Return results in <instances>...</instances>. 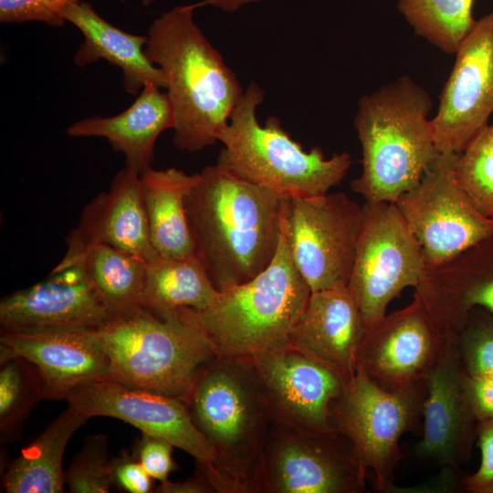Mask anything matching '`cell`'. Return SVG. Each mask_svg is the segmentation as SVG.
<instances>
[{
  "label": "cell",
  "mask_w": 493,
  "mask_h": 493,
  "mask_svg": "<svg viewBox=\"0 0 493 493\" xmlns=\"http://www.w3.org/2000/svg\"><path fill=\"white\" fill-rule=\"evenodd\" d=\"M283 198L244 181L219 164L208 165L185 199L198 257L217 290L243 284L274 258Z\"/></svg>",
  "instance_id": "1"
},
{
  "label": "cell",
  "mask_w": 493,
  "mask_h": 493,
  "mask_svg": "<svg viewBox=\"0 0 493 493\" xmlns=\"http://www.w3.org/2000/svg\"><path fill=\"white\" fill-rule=\"evenodd\" d=\"M214 460L195 467L215 493H257L271 418L252 360L215 355L196 371L183 399Z\"/></svg>",
  "instance_id": "2"
},
{
  "label": "cell",
  "mask_w": 493,
  "mask_h": 493,
  "mask_svg": "<svg viewBox=\"0 0 493 493\" xmlns=\"http://www.w3.org/2000/svg\"><path fill=\"white\" fill-rule=\"evenodd\" d=\"M175 6L149 27L145 53L163 73L174 116L173 142L196 152L218 142L244 91L235 73L194 20Z\"/></svg>",
  "instance_id": "3"
},
{
  "label": "cell",
  "mask_w": 493,
  "mask_h": 493,
  "mask_svg": "<svg viewBox=\"0 0 493 493\" xmlns=\"http://www.w3.org/2000/svg\"><path fill=\"white\" fill-rule=\"evenodd\" d=\"M432 107L427 91L407 76L359 100L354 126L362 171L351 187L365 203L394 204L434 164L440 152L428 120Z\"/></svg>",
  "instance_id": "4"
},
{
  "label": "cell",
  "mask_w": 493,
  "mask_h": 493,
  "mask_svg": "<svg viewBox=\"0 0 493 493\" xmlns=\"http://www.w3.org/2000/svg\"><path fill=\"white\" fill-rule=\"evenodd\" d=\"M310 294L291 258L281 220L271 263L252 279L219 291L210 306L190 311L216 355L254 360L289 343Z\"/></svg>",
  "instance_id": "5"
},
{
  "label": "cell",
  "mask_w": 493,
  "mask_h": 493,
  "mask_svg": "<svg viewBox=\"0 0 493 493\" xmlns=\"http://www.w3.org/2000/svg\"><path fill=\"white\" fill-rule=\"evenodd\" d=\"M263 100L264 91L251 82L219 133L224 148L216 163L281 198L328 194L346 175L351 155L341 152L327 159L319 147L305 151L276 116H269L261 126L257 109Z\"/></svg>",
  "instance_id": "6"
},
{
  "label": "cell",
  "mask_w": 493,
  "mask_h": 493,
  "mask_svg": "<svg viewBox=\"0 0 493 493\" xmlns=\"http://www.w3.org/2000/svg\"><path fill=\"white\" fill-rule=\"evenodd\" d=\"M110 380L183 400L194 374L216 355L190 309L162 319L142 308L98 328Z\"/></svg>",
  "instance_id": "7"
},
{
  "label": "cell",
  "mask_w": 493,
  "mask_h": 493,
  "mask_svg": "<svg viewBox=\"0 0 493 493\" xmlns=\"http://www.w3.org/2000/svg\"><path fill=\"white\" fill-rule=\"evenodd\" d=\"M425 393L426 384L384 389L358 370L332 404L334 427L351 441L363 473L367 477L372 472L379 491L394 488L399 441L416 426Z\"/></svg>",
  "instance_id": "8"
},
{
  "label": "cell",
  "mask_w": 493,
  "mask_h": 493,
  "mask_svg": "<svg viewBox=\"0 0 493 493\" xmlns=\"http://www.w3.org/2000/svg\"><path fill=\"white\" fill-rule=\"evenodd\" d=\"M363 473L351 441L336 428L302 430L271 423L257 493H358Z\"/></svg>",
  "instance_id": "9"
},
{
  "label": "cell",
  "mask_w": 493,
  "mask_h": 493,
  "mask_svg": "<svg viewBox=\"0 0 493 493\" xmlns=\"http://www.w3.org/2000/svg\"><path fill=\"white\" fill-rule=\"evenodd\" d=\"M362 206L344 193L283 198L291 258L311 292L348 286Z\"/></svg>",
  "instance_id": "10"
},
{
  "label": "cell",
  "mask_w": 493,
  "mask_h": 493,
  "mask_svg": "<svg viewBox=\"0 0 493 493\" xmlns=\"http://www.w3.org/2000/svg\"><path fill=\"white\" fill-rule=\"evenodd\" d=\"M425 269L422 246L395 204L365 203L348 288L366 326L383 317L404 288H415Z\"/></svg>",
  "instance_id": "11"
},
{
  "label": "cell",
  "mask_w": 493,
  "mask_h": 493,
  "mask_svg": "<svg viewBox=\"0 0 493 493\" xmlns=\"http://www.w3.org/2000/svg\"><path fill=\"white\" fill-rule=\"evenodd\" d=\"M458 153H440L420 182L394 203L422 246L427 267L458 256L493 233L456 174Z\"/></svg>",
  "instance_id": "12"
},
{
  "label": "cell",
  "mask_w": 493,
  "mask_h": 493,
  "mask_svg": "<svg viewBox=\"0 0 493 493\" xmlns=\"http://www.w3.org/2000/svg\"><path fill=\"white\" fill-rule=\"evenodd\" d=\"M447 341L414 293L403 309L385 314L368 326L362 337L358 369L390 391L426 384Z\"/></svg>",
  "instance_id": "13"
},
{
  "label": "cell",
  "mask_w": 493,
  "mask_h": 493,
  "mask_svg": "<svg viewBox=\"0 0 493 493\" xmlns=\"http://www.w3.org/2000/svg\"><path fill=\"white\" fill-rule=\"evenodd\" d=\"M272 423L295 429H334L332 404L347 380L290 343L252 360Z\"/></svg>",
  "instance_id": "14"
},
{
  "label": "cell",
  "mask_w": 493,
  "mask_h": 493,
  "mask_svg": "<svg viewBox=\"0 0 493 493\" xmlns=\"http://www.w3.org/2000/svg\"><path fill=\"white\" fill-rule=\"evenodd\" d=\"M431 120L440 153H460L493 113V12L477 20L456 52Z\"/></svg>",
  "instance_id": "15"
},
{
  "label": "cell",
  "mask_w": 493,
  "mask_h": 493,
  "mask_svg": "<svg viewBox=\"0 0 493 493\" xmlns=\"http://www.w3.org/2000/svg\"><path fill=\"white\" fill-rule=\"evenodd\" d=\"M65 400L88 419L117 418L142 434L168 440L193 456L196 468L205 470L213 463L208 441L179 398L102 379L75 388Z\"/></svg>",
  "instance_id": "16"
},
{
  "label": "cell",
  "mask_w": 493,
  "mask_h": 493,
  "mask_svg": "<svg viewBox=\"0 0 493 493\" xmlns=\"http://www.w3.org/2000/svg\"><path fill=\"white\" fill-rule=\"evenodd\" d=\"M9 357L24 358L37 368L47 400L66 399L75 388L110 375V358L98 328L1 330L0 360Z\"/></svg>",
  "instance_id": "17"
},
{
  "label": "cell",
  "mask_w": 493,
  "mask_h": 493,
  "mask_svg": "<svg viewBox=\"0 0 493 493\" xmlns=\"http://www.w3.org/2000/svg\"><path fill=\"white\" fill-rule=\"evenodd\" d=\"M66 243L65 256L53 270L76 265L80 256L95 244L115 246L144 262L157 257L150 236L140 173L127 167L119 171L110 190L99 194L84 207Z\"/></svg>",
  "instance_id": "18"
},
{
  "label": "cell",
  "mask_w": 493,
  "mask_h": 493,
  "mask_svg": "<svg viewBox=\"0 0 493 493\" xmlns=\"http://www.w3.org/2000/svg\"><path fill=\"white\" fill-rule=\"evenodd\" d=\"M447 342L477 308L493 315V233L456 257L427 267L414 288Z\"/></svg>",
  "instance_id": "19"
},
{
  "label": "cell",
  "mask_w": 493,
  "mask_h": 493,
  "mask_svg": "<svg viewBox=\"0 0 493 493\" xmlns=\"http://www.w3.org/2000/svg\"><path fill=\"white\" fill-rule=\"evenodd\" d=\"M111 319L82 267L52 270L44 280L1 299V330L39 326L100 328Z\"/></svg>",
  "instance_id": "20"
},
{
  "label": "cell",
  "mask_w": 493,
  "mask_h": 493,
  "mask_svg": "<svg viewBox=\"0 0 493 493\" xmlns=\"http://www.w3.org/2000/svg\"><path fill=\"white\" fill-rule=\"evenodd\" d=\"M464 379L454 344L447 342L426 381L423 436L415 446V454L450 471L467 458L477 427Z\"/></svg>",
  "instance_id": "21"
},
{
  "label": "cell",
  "mask_w": 493,
  "mask_h": 493,
  "mask_svg": "<svg viewBox=\"0 0 493 493\" xmlns=\"http://www.w3.org/2000/svg\"><path fill=\"white\" fill-rule=\"evenodd\" d=\"M367 326L348 286L311 292L289 343L349 381Z\"/></svg>",
  "instance_id": "22"
},
{
  "label": "cell",
  "mask_w": 493,
  "mask_h": 493,
  "mask_svg": "<svg viewBox=\"0 0 493 493\" xmlns=\"http://www.w3.org/2000/svg\"><path fill=\"white\" fill-rule=\"evenodd\" d=\"M173 128V111L166 92L148 83L124 111L111 117L82 119L71 124L67 133L72 137L107 139L115 152L123 153L125 167L141 174L154 160L157 138Z\"/></svg>",
  "instance_id": "23"
},
{
  "label": "cell",
  "mask_w": 493,
  "mask_h": 493,
  "mask_svg": "<svg viewBox=\"0 0 493 493\" xmlns=\"http://www.w3.org/2000/svg\"><path fill=\"white\" fill-rule=\"evenodd\" d=\"M62 16L74 25L84 39L74 55V62L84 67L106 59L122 71L123 86L131 95L144 85L152 83L166 87L163 71L145 53L147 36L127 33L102 18L86 2L79 1L64 7Z\"/></svg>",
  "instance_id": "24"
},
{
  "label": "cell",
  "mask_w": 493,
  "mask_h": 493,
  "mask_svg": "<svg viewBox=\"0 0 493 493\" xmlns=\"http://www.w3.org/2000/svg\"><path fill=\"white\" fill-rule=\"evenodd\" d=\"M142 196L150 236L163 257H188L195 255L188 225L185 199L199 178L171 167H152L140 174Z\"/></svg>",
  "instance_id": "25"
},
{
  "label": "cell",
  "mask_w": 493,
  "mask_h": 493,
  "mask_svg": "<svg viewBox=\"0 0 493 493\" xmlns=\"http://www.w3.org/2000/svg\"><path fill=\"white\" fill-rule=\"evenodd\" d=\"M89 419L74 407L58 414L20 455L5 467L1 492L61 493L65 488L63 456L73 434Z\"/></svg>",
  "instance_id": "26"
},
{
  "label": "cell",
  "mask_w": 493,
  "mask_h": 493,
  "mask_svg": "<svg viewBox=\"0 0 493 493\" xmlns=\"http://www.w3.org/2000/svg\"><path fill=\"white\" fill-rule=\"evenodd\" d=\"M219 290L212 283L198 257H163L146 262L142 308L166 319L180 309L210 306Z\"/></svg>",
  "instance_id": "27"
},
{
  "label": "cell",
  "mask_w": 493,
  "mask_h": 493,
  "mask_svg": "<svg viewBox=\"0 0 493 493\" xmlns=\"http://www.w3.org/2000/svg\"><path fill=\"white\" fill-rule=\"evenodd\" d=\"M79 264L111 318L142 308L146 262L107 244L89 246Z\"/></svg>",
  "instance_id": "28"
},
{
  "label": "cell",
  "mask_w": 493,
  "mask_h": 493,
  "mask_svg": "<svg viewBox=\"0 0 493 493\" xmlns=\"http://www.w3.org/2000/svg\"><path fill=\"white\" fill-rule=\"evenodd\" d=\"M474 0H398V8L414 33L442 51L455 55L473 29Z\"/></svg>",
  "instance_id": "29"
},
{
  "label": "cell",
  "mask_w": 493,
  "mask_h": 493,
  "mask_svg": "<svg viewBox=\"0 0 493 493\" xmlns=\"http://www.w3.org/2000/svg\"><path fill=\"white\" fill-rule=\"evenodd\" d=\"M45 399L37 368L21 357L0 360V445L20 439L25 421Z\"/></svg>",
  "instance_id": "30"
},
{
  "label": "cell",
  "mask_w": 493,
  "mask_h": 493,
  "mask_svg": "<svg viewBox=\"0 0 493 493\" xmlns=\"http://www.w3.org/2000/svg\"><path fill=\"white\" fill-rule=\"evenodd\" d=\"M456 174L477 208L493 221V123L457 154Z\"/></svg>",
  "instance_id": "31"
},
{
  "label": "cell",
  "mask_w": 493,
  "mask_h": 493,
  "mask_svg": "<svg viewBox=\"0 0 493 493\" xmlns=\"http://www.w3.org/2000/svg\"><path fill=\"white\" fill-rule=\"evenodd\" d=\"M108 437L89 435L65 471V485L71 493H108L112 482Z\"/></svg>",
  "instance_id": "32"
},
{
  "label": "cell",
  "mask_w": 493,
  "mask_h": 493,
  "mask_svg": "<svg viewBox=\"0 0 493 493\" xmlns=\"http://www.w3.org/2000/svg\"><path fill=\"white\" fill-rule=\"evenodd\" d=\"M463 372L473 378L493 376V315L474 309L452 342Z\"/></svg>",
  "instance_id": "33"
},
{
  "label": "cell",
  "mask_w": 493,
  "mask_h": 493,
  "mask_svg": "<svg viewBox=\"0 0 493 493\" xmlns=\"http://www.w3.org/2000/svg\"><path fill=\"white\" fill-rule=\"evenodd\" d=\"M80 0H0V21L5 24L42 22L61 26L65 6Z\"/></svg>",
  "instance_id": "34"
},
{
  "label": "cell",
  "mask_w": 493,
  "mask_h": 493,
  "mask_svg": "<svg viewBox=\"0 0 493 493\" xmlns=\"http://www.w3.org/2000/svg\"><path fill=\"white\" fill-rule=\"evenodd\" d=\"M174 446L168 440L142 434L134 440L131 453L146 472L160 483L168 480L170 473L177 469L173 458Z\"/></svg>",
  "instance_id": "35"
},
{
  "label": "cell",
  "mask_w": 493,
  "mask_h": 493,
  "mask_svg": "<svg viewBox=\"0 0 493 493\" xmlns=\"http://www.w3.org/2000/svg\"><path fill=\"white\" fill-rule=\"evenodd\" d=\"M476 435L481 454L480 465L463 479L462 486L470 493H493V419L477 421Z\"/></svg>",
  "instance_id": "36"
},
{
  "label": "cell",
  "mask_w": 493,
  "mask_h": 493,
  "mask_svg": "<svg viewBox=\"0 0 493 493\" xmlns=\"http://www.w3.org/2000/svg\"><path fill=\"white\" fill-rule=\"evenodd\" d=\"M112 486L129 493L153 492V478L146 472L131 451H123L110 461Z\"/></svg>",
  "instance_id": "37"
},
{
  "label": "cell",
  "mask_w": 493,
  "mask_h": 493,
  "mask_svg": "<svg viewBox=\"0 0 493 493\" xmlns=\"http://www.w3.org/2000/svg\"><path fill=\"white\" fill-rule=\"evenodd\" d=\"M465 391L477 421L493 419V376L473 378L465 374Z\"/></svg>",
  "instance_id": "38"
},
{
  "label": "cell",
  "mask_w": 493,
  "mask_h": 493,
  "mask_svg": "<svg viewBox=\"0 0 493 493\" xmlns=\"http://www.w3.org/2000/svg\"><path fill=\"white\" fill-rule=\"evenodd\" d=\"M157 493H215L209 482L200 474L194 472V476L184 481L162 482L156 488Z\"/></svg>",
  "instance_id": "39"
},
{
  "label": "cell",
  "mask_w": 493,
  "mask_h": 493,
  "mask_svg": "<svg viewBox=\"0 0 493 493\" xmlns=\"http://www.w3.org/2000/svg\"><path fill=\"white\" fill-rule=\"evenodd\" d=\"M261 0H205L200 3L192 4V6L195 9L196 7L202 6V5H213L215 7H218L224 11L226 12H233L241 7L243 5L251 3V2H258Z\"/></svg>",
  "instance_id": "40"
}]
</instances>
